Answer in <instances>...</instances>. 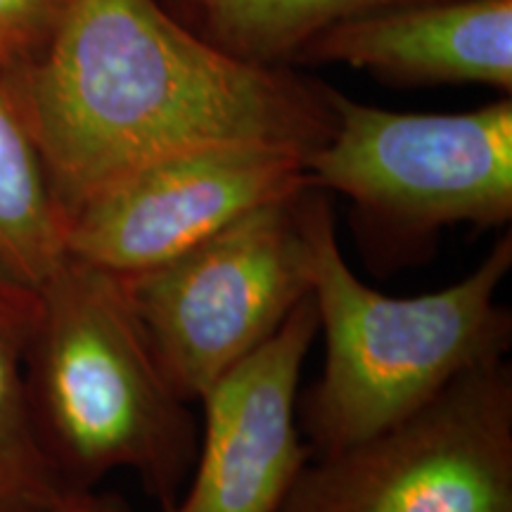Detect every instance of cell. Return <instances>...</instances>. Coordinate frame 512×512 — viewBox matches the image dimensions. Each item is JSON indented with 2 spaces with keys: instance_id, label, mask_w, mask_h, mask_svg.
<instances>
[{
  "instance_id": "cell-12",
  "label": "cell",
  "mask_w": 512,
  "mask_h": 512,
  "mask_svg": "<svg viewBox=\"0 0 512 512\" xmlns=\"http://www.w3.org/2000/svg\"><path fill=\"white\" fill-rule=\"evenodd\" d=\"M204 38L256 64L287 67L306 43L347 19L422 0H183Z\"/></svg>"
},
{
  "instance_id": "cell-1",
  "label": "cell",
  "mask_w": 512,
  "mask_h": 512,
  "mask_svg": "<svg viewBox=\"0 0 512 512\" xmlns=\"http://www.w3.org/2000/svg\"><path fill=\"white\" fill-rule=\"evenodd\" d=\"M64 221L119 178L219 143L309 155L332 136L330 86L235 57L157 0H72L41 53L0 72Z\"/></svg>"
},
{
  "instance_id": "cell-13",
  "label": "cell",
  "mask_w": 512,
  "mask_h": 512,
  "mask_svg": "<svg viewBox=\"0 0 512 512\" xmlns=\"http://www.w3.org/2000/svg\"><path fill=\"white\" fill-rule=\"evenodd\" d=\"M72 0H0V72L41 53Z\"/></svg>"
},
{
  "instance_id": "cell-14",
  "label": "cell",
  "mask_w": 512,
  "mask_h": 512,
  "mask_svg": "<svg viewBox=\"0 0 512 512\" xmlns=\"http://www.w3.org/2000/svg\"><path fill=\"white\" fill-rule=\"evenodd\" d=\"M43 512H131L126 501L117 494H105L98 489L74 491L72 496L64 498L55 508Z\"/></svg>"
},
{
  "instance_id": "cell-5",
  "label": "cell",
  "mask_w": 512,
  "mask_h": 512,
  "mask_svg": "<svg viewBox=\"0 0 512 512\" xmlns=\"http://www.w3.org/2000/svg\"><path fill=\"white\" fill-rule=\"evenodd\" d=\"M302 192L252 209L164 264L121 275L166 380L185 401H200L311 294Z\"/></svg>"
},
{
  "instance_id": "cell-2",
  "label": "cell",
  "mask_w": 512,
  "mask_h": 512,
  "mask_svg": "<svg viewBox=\"0 0 512 512\" xmlns=\"http://www.w3.org/2000/svg\"><path fill=\"white\" fill-rule=\"evenodd\" d=\"M24 356L29 413L50 465L74 491L136 472L159 510L181 496L200 444L119 273L67 254L36 287Z\"/></svg>"
},
{
  "instance_id": "cell-4",
  "label": "cell",
  "mask_w": 512,
  "mask_h": 512,
  "mask_svg": "<svg viewBox=\"0 0 512 512\" xmlns=\"http://www.w3.org/2000/svg\"><path fill=\"white\" fill-rule=\"evenodd\" d=\"M335 128L304 159L311 188L354 204L375 242L425 245L441 228L512 219V98L470 112L415 114L328 88Z\"/></svg>"
},
{
  "instance_id": "cell-3",
  "label": "cell",
  "mask_w": 512,
  "mask_h": 512,
  "mask_svg": "<svg viewBox=\"0 0 512 512\" xmlns=\"http://www.w3.org/2000/svg\"><path fill=\"white\" fill-rule=\"evenodd\" d=\"M309 285L323 335V373L302 399L311 456L339 451L420 411L470 370L503 361L512 313L496 302L512 235L467 278L418 297H389L351 271L325 190L302 192Z\"/></svg>"
},
{
  "instance_id": "cell-7",
  "label": "cell",
  "mask_w": 512,
  "mask_h": 512,
  "mask_svg": "<svg viewBox=\"0 0 512 512\" xmlns=\"http://www.w3.org/2000/svg\"><path fill=\"white\" fill-rule=\"evenodd\" d=\"M304 159L275 143L204 145L157 159L69 216L67 254L119 275L147 271L252 209L309 188Z\"/></svg>"
},
{
  "instance_id": "cell-9",
  "label": "cell",
  "mask_w": 512,
  "mask_h": 512,
  "mask_svg": "<svg viewBox=\"0 0 512 512\" xmlns=\"http://www.w3.org/2000/svg\"><path fill=\"white\" fill-rule=\"evenodd\" d=\"M297 60L337 62L403 86L479 83L512 93V0H422L347 19Z\"/></svg>"
},
{
  "instance_id": "cell-10",
  "label": "cell",
  "mask_w": 512,
  "mask_h": 512,
  "mask_svg": "<svg viewBox=\"0 0 512 512\" xmlns=\"http://www.w3.org/2000/svg\"><path fill=\"white\" fill-rule=\"evenodd\" d=\"M38 294L0 278V512H43L72 496L38 444L29 413L24 356Z\"/></svg>"
},
{
  "instance_id": "cell-11",
  "label": "cell",
  "mask_w": 512,
  "mask_h": 512,
  "mask_svg": "<svg viewBox=\"0 0 512 512\" xmlns=\"http://www.w3.org/2000/svg\"><path fill=\"white\" fill-rule=\"evenodd\" d=\"M64 233L41 155L0 88V278L36 290L67 256Z\"/></svg>"
},
{
  "instance_id": "cell-6",
  "label": "cell",
  "mask_w": 512,
  "mask_h": 512,
  "mask_svg": "<svg viewBox=\"0 0 512 512\" xmlns=\"http://www.w3.org/2000/svg\"><path fill=\"white\" fill-rule=\"evenodd\" d=\"M280 512H512V368L496 361L339 451L311 456Z\"/></svg>"
},
{
  "instance_id": "cell-8",
  "label": "cell",
  "mask_w": 512,
  "mask_h": 512,
  "mask_svg": "<svg viewBox=\"0 0 512 512\" xmlns=\"http://www.w3.org/2000/svg\"><path fill=\"white\" fill-rule=\"evenodd\" d=\"M316 337L309 294L268 342L200 396L195 465L181 496L159 512H280L311 458L297 425V392Z\"/></svg>"
}]
</instances>
